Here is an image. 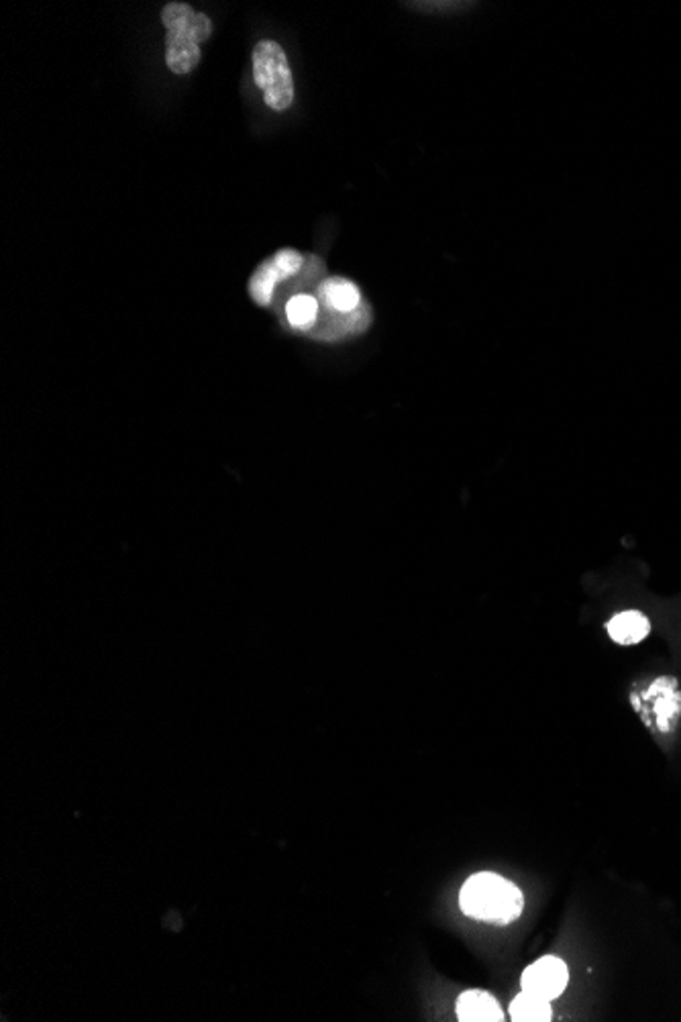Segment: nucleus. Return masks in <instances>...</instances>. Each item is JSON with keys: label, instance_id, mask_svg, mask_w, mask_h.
<instances>
[{"label": "nucleus", "instance_id": "nucleus-1", "mask_svg": "<svg viewBox=\"0 0 681 1022\" xmlns=\"http://www.w3.org/2000/svg\"><path fill=\"white\" fill-rule=\"evenodd\" d=\"M459 906L468 917L511 925L524 910L523 890L511 879L482 872L468 879L459 894Z\"/></svg>", "mask_w": 681, "mask_h": 1022}, {"label": "nucleus", "instance_id": "nucleus-2", "mask_svg": "<svg viewBox=\"0 0 681 1022\" xmlns=\"http://www.w3.org/2000/svg\"><path fill=\"white\" fill-rule=\"evenodd\" d=\"M253 76L262 88L265 105L274 111H286L294 103V80L290 72L289 55L280 43L263 40L253 48Z\"/></svg>", "mask_w": 681, "mask_h": 1022}, {"label": "nucleus", "instance_id": "nucleus-3", "mask_svg": "<svg viewBox=\"0 0 681 1022\" xmlns=\"http://www.w3.org/2000/svg\"><path fill=\"white\" fill-rule=\"evenodd\" d=\"M632 702L645 722L663 733H669L681 717V690L668 678L653 681L642 696H635Z\"/></svg>", "mask_w": 681, "mask_h": 1022}, {"label": "nucleus", "instance_id": "nucleus-4", "mask_svg": "<svg viewBox=\"0 0 681 1022\" xmlns=\"http://www.w3.org/2000/svg\"><path fill=\"white\" fill-rule=\"evenodd\" d=\"M569 983V970L559 957H541L531 963L521 976V985L524 992L535 994L545 1000H555L562 997Z\"/></svg>", "mask_w": 681, "mask_h": 1022}, {"label": "nucleus", "instance_id": "nucleus-5", "mask_svg": "<svg viewBox=\"0 0 681 1022\" xmlns=\"http://www.w3.org/2000/svg\"><path fill=\"white\" fill-rule=\"evenodd\" d=\"M161 23L168 29V33H186L197 43H202L210 38L212 33V23L207 14L192 11L190 4L184 2H170L161 11Z\"/></svg>", "mask_w": 681, "mask_h": 1022}, {"label": "nucleus", "instance_id": "nucleus-6", "mask_svg": "<svg viewBox=\"0 0 681 1022\" xmlns=\"http://www.w3.org/2000/svg\"><path fill=\"white\" fill-rule=\"evenodd\" d=\"M606 633L612 642L618 643V645H625V647H630V645H639V643L645 642L651 633V620L649 616L641 613V611H622V613H616L608 623H606Z\"/></svg>", "mask_w": 681, "mask_h": 1022}, {"label": "nucleus", "instance_id": "nucleus-7", "mask_svg": "<svg viewBox=\"0 0 681 1022\" xmlns=\"http://www.w3.org/2000/svg\"><path fill=\"white\" fill-rule=\"evenodd\" d=\"M458 1019L461 1022H500L504 1019L499 1000L484 990H468L458 998Z\"/></svg>", "mask_w": 681, "mask_h": 1022}, {"label": "nucleus", "instance_id": "nucleus-8", "mask_svg": "<svg viewBox=\"0 0 681 1022\" xmlns=\"http://www.w3.org/2000/svg\"><path fill=\"white\" fill-rule=\"evenodd\" d=\"M166 62L174 74H188L200 62V43L186 33L166 35Z\"/></svg>", "mask_w": 681, "mask_h": 1022}, {"label": "nucleus", "instance_id": "nucleus-9", "mask_svg": "<svg viewBox=\"0 0 681 1022\" xmlns=\"http://www.w3.org/2000/svg\"><path fill=\"white\" fill-rule=\"evenodd\" d=\"M321 296L331 311L349 315L359 309L362 292L352 280L345 278H327L321 286Z\"/></svg>", "mask_w": 681, "mask_h": 1022}, {"label": "nucleus", "instance_id": "nucleus-10", "mask_svg": "<svg viewBox=\"0 0 681 1022\" xmlns=\"http://www.w3.org/2000/svg\"><path fill=\"white\" fill-rule=\"evenodd\" d=\"M511 1016L512 1021L516 1022H549L553 1019V1009H551L549 1000L528 994L523 990L512 1000Z\"/></svg>", "mask_w": 681, "mask_h": 1022}, {"label": "nucleus", "instance_id": "nucleus-11", "mask_svg": "<svg viewBox=\"0 0 681 1022\" xmlns=\"http://www.w3.org/2000/svg\"><path fill=\"white\" fill-rule=\"evenodd\" d=\"M286 319L296 331H308L315 327L318 319V301L308 294H296L286 304Z\"/></svg>", "mask_w": 681, "mask_h": 1022}, {"label": "nucleus", "instance_id": "nucleus-12", "mask_svg": "<svg viewBox=\"0 0 681 1022\" xmlns=\"http://www.w3.org/2000/svg\"><path fill=\"white\" fill-rule=\"evenodd\" d=\"M280 282H282V275L275 270L274 262L268 260L255 270V274L251 275V299L258 304H262V306L270 304L272 296H274L275 284H280Z\"/></svg>", "mask_w": 681, "mask_h": 1022}, {"label": "nucleus", "instance_id": "nucleus-13", "mask_svg": "<svg viewBox=\"0 0 681 1022\" xmlns=\"http://www.w3.org/2000/svg\"><path fill=\"white\" fill-rule=\"evenodd\" d=\"M272 262H274L275 270L282 275V280H286V278H292V275L301 272L302 262H304V260H302V255L298 251L282 250L275 253L274 258H272Z\"/></svg>", "mask_w": 681, "mask_h": 1022}]
</instances>
